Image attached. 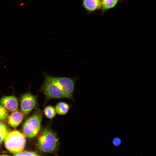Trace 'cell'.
<instances>
[{"label":"cell","instance_id":"obj_1","mask_svg":"<svg viewBox=\"0 0 156 156\" xmlns=\"http://www.w3.org/2000/svg\"><path fill=\"white\" fill-rule=\"evenodd\" d=\"M59 145V139L49 123L38 136L36 142L37 148L40 152L44 154H54L57 151Z\"/></svg>","mask_w":156,"mask_h":156},{"label":"cell","instance_id":"obj_2","mask_svg":"<svg viewBox=\"0 0 156 156\" xmlns=\"http://www.w3.org/2000/svg\"><path fill=\"white\" fill-rule=\"evenodd\" d=\"M44 80L38 90L44 95L45 102L53 99L66 98L61 88L53 76L43 72Z\"/></svg>","mask_w":156,"mask_h":156},{"label":"cell","instance_id":"obj_3","mask_svg":"<svg viewBox=\"0 0 156 156\" xmlns=\"http://www.w3.org/2000/svg\"><path fill=\"white\" fill-rule=\"evenodd\" d=\"M43 116L42 112L38 108L25 121L23 126L22 131L25 137L32 138L38 135L40 129Z\"/></svg>","mask_w":156,"mask_h":156},{"label":"cell","instance_id":"obj_4","mask_svg":"<svg viewBox=\"0 0 156 156\" xmlns=\"http://www.w3.org/2000/svg\"><path fill=\"white\" fill-rule=\"evenodd\" d=\"M25 137L23 134L17 131L9 132L4 140L6 148L13 153L22 151L26 144Z\"/></svg>","mask_w":156,"mask_h":156},{"label":"cell","instance_id":"obj_5","mask_svg":"<svg viewBox=\"0 0 156 156\" xmlns=\"http://www.w3.org/2000/svg\"><path fill=\"white\" fill-rule=\"evenodd\" d=\"M53 77L61 88L66 98L73 100L75 85L78 77Z\"/></svg>","mask_w":156,"mask_h":156},{"label":"cell","instance_id":"obj_6","mask_svg":"<svg viewBox=\"0 0 156 156\" xmlns=\"http://www.w3.org/2000/svg\"><path fill=\"white\" fill-rule=\"evenodd\" d=\"M37 96L30 92L23 94L21 97L20 106L22 113L27 115L29 114L36 107Z\"/></svg>","mask_w":156,"mask_h":156},{"label":"cell","instance_id":"obj_7","mask_svg":"<svg viewBox=\"0 0 156 156\" xmlns=\"http://www.w3.org/2000/svg\"><path fill=\"white\" fill-rule=\"evenodd\" d=\"M0 104L5 109L11 112L16 110L18 106V99L14 95L3 96L0 99Z\"/></svg>","mask_w":156,"mask_h":156},{"label":"cell","instance_id":"obj_8","mask_svg":"<svg viewBox=\"0 0 156 156\" xmlns=\"http://www.w3.org/2000/svg\"><path fill=\"white\" fill-rule=\"evenodd\" d=\"M23 114L22 112L16 110L8 117V123L12 127H16L21 123L23 120Z\"/></svg>","mask_w":156,"mask_h":156},{"label":"cell","instance_id":"obj_9","mask_svg":"<svg viewBox=\"0 0 156 156\" xmlns=\"http://www.w3.org/2000/svg\"><path fill=\"white\" fill-rule=\"evenodd\" d=\"M82 5L88 12H93L101 8V0H83Z\"/></svg>","mask_w":156,"mask_h":156},{"label":"cell","instance_id":"obj_10","mask_svg":"<svg viewBox=\"0 0 156 156\" xmlns=\"http://www.w3.org/2000/svg\"><path fill=\"white\" fill-rule=\"evenodd\" d=\"M56 113L60 115H64L66 114L70 109V106L67 103L60 102L57 103L55 107Z\"/></svg>","mask_w":156,"mask_h":156},{"label":"cell","instance_id":"obj_11","mask_svg":"<svg viewBox=\"0 0 156 156\" xmlns=\"http://www.w3.org/2000/svg\"><path fill=\"white\" fill-rule=\"evenodd\" d=\"M119 0H101V9L102 12L112 9L115 7Z\"/></svg>","mask_w":156,"mask_h":156},{"label":"cell","instance_id":"obj_12","mask_svg":"<svg viewBox=\"0 0 156 156\" xmlns=\"http://www.w3.org/2000/svg\"><path fill=\"white\" fill-rule=\"evenodd\" d=\"M9 132L10 130L8 127L0 121V144L4 140Z\"/></svg>","mask_w":156,"mask_h":156},{"label":"cell","instance_id":"obj_13","mask_svg":"<svg viewBox=\"0 0 156 156\" xmlns=\"http://www.w3.org/2000/svg\"><path fill=\"white\" fill-rule=\"evenodd\" d=\"M44 113L46 117L49 119H52L56 115L55 108L51 105L46 106L44 110Z\"/></svg>","mask_w":156,"mask_h":156},{"label":"cell","instance_id":"obj_14","mask_svg":"<svg viewBox=\"0 0 156 156\" xmlns=\"http://www.w3.org/2000/svg\"><path fill=\"white\" fill-rule=\"evenodd\" d=\"M8 115V113L5 109L0 105V121H5L7 119Z\"/></svg>","mask_w":156,"mask_h":156},{"label":"cell","instance_id":"obj_15","mask_svg":"<svg viewBox=\"0 0 156 156\" xmlns=\"http://www.w3.org/2000/svg\"><path fill=\"white\" fill-rule=\"evenodd\" d=\"M13 155L15 156H39L40 155L36 152L29 151H22L21 152L13 153Z\"/></svg>","mask_w":156,"mask_h":156}]
</instances>
